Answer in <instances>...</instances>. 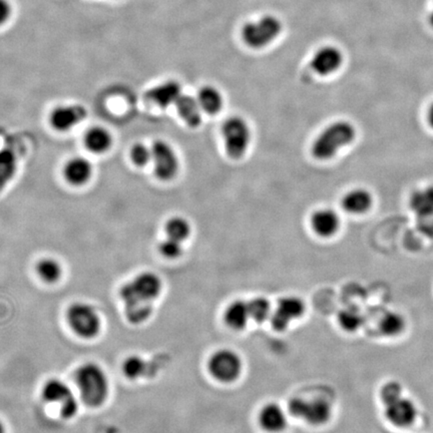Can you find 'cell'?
Masks as SVG:
<instances>
[{
    "mask_svg": "<svg viewBox=\"0 0 433 433\" xmlns=\"http://www.w3.org/2000/svg\"><path fill=\"white\" fill-rule=\"evenodd\" d=\"M248 305L251 319L258 323L266 321L272 315L270 302L263 297L253 299L248 302Z\"/></svg>",
    "mask_w": 433,
    "mask_h": 433,
    "instance_id": "obj_30",
    "label": "cell"
},
{
    "mask_svg": "<svg viewBox=\"0 0 433 433\" xmlns=\"http://www.w3.org/2000/svg\"><path fill=\"white\" fill-rule=\"evenodd\" d=\"M208 368L214 379L224 383H231L240 377L243 361L237 352L231 349H220L210 358Z\"/></svg>",
    "mask_w": 433,
    "mask_h": 433,
    "instance_id": "obj_7",
    "label": "cell"
},
{
    "mask_svg": "<svg viewBox=\"0 0 433 433\" xmlns=\"http://www.w3.org/2000/svg\"><path fill=\"white\" fill-rule=\"evenodd\" d=\"M75 382L82 402L89 407H100L107 402L110 383L105 370L98 364H82L75 372Z\"/></svg>",
    "mask_w": 433,
    "mask_h": 433,
    "instance_id": "obj_2",
    "label": "cell"
},
{
    "mask_svg": "<svg viewBox=\"0 0 433 433\" xmlns=\"http://www.w3.org/2000/svg\"><path fill=\"white\" fill-rule=\"evenodd\" d=\"M13 8L8 0H0V25L6 24L10 18Z\"/></svg>",
    "mask_w": 433,
    "mask_h": 433,
    "instance_id": "obj_35",
    "label": "cell"
},
{
    "mask_svg": "<svg viewBox=\"0 0 433 433\" xmlns=\"http://www.w3.org/2000/svg\"><path fill=\"white\" fill-rule=\"evenodd\" d=\"M151 149L156 178L163 182L174 179L178 174L179 162L173 147L165 140H159L154 142Z\"/></svg>",
    "mask_w": 433,
    "mask_h": 433,
    "instance_id": "obj_10",
    "label": "cell"
},
{
    "mask_svg": "<svg viewBox=\"0 0 433 433\" xmlns=\"http://www.w3.org/2000/svg\"><path fill=\"white\" fill-rule=\"evenodd\" d=\"M197 101L201 110L208 115H216L223 108V96L216 87H203L198 91Z\"/></svg>",
    "mask_w": 433,
    "mask_h": 433,
    "instance_id": "obj_25",
    "label": "cell"
},
{
    "mask_svg": "<svg viewBox=\"0 0 433 433\" xmlns=\"http://www.w3.org/2000/svg\"><path fill=\"white\" fill-rule=\"evenodd\" d=\"M147 372V363L142 357L132 355L128 357L123 363V372L126 379H139Z\"/></svg>",
    "mask_w": 433,
    "mask_h": 433,
    "instance_id": "obj_31",
    "label": "cell"
},
{
    "mask_svg": "<svg viewBox=\"0 0 433 433\" xmlns=\"http://www.w3.org/2000/svg\"><path fill=\"white\" fill-rule=\"evenodd\" d=\"M182 94V87L179 82L168 80L147 91L146 98L156 107L166 108L175 105Z\"/></svg>",
    "mask_w": 433,
    "mask_h": 433,
    "instance_id": "obj_17",
    "label": "cell"
},
{
    "mask_svg": "<svg viewBox=\"0 0 433 433\" xmlns=\"http://www.w3.org/2000/svg\"><path fill=\"white\" fill-rule=\"evenodd\" d=\"M342 61V54L338 48L325 47L314 54L311 66L318 75H328L339 70Z\"/></svg>",
    "mask_w": 433,
    "mask_h": 433,
    "instance_id": "obj_15",
    "label": "cell"
},
{
    "mask_svg": "<svg viewBox=\"0 0 433 433\" xmlns=\"http://www.w3.org/2000/svg\"><path fill=\"white\" fill-rule=\"evenodd\" d=\"M430 24H432L433 27V11L432 13V15H430Z\"/></svg>",
    "mask_w": 433,
    "mask_h": 433,
    "instance_id": "obj_38",
    "label": "cell"
},
{
    "mask_svg": "<svg viewBox=\"0 0 433 433\" xmlns=\"http://www.w3.org/2000/svg\"><path fill=\"white\" fill-rule=\"evenodd\" d=\"M0 433H6V426L1 420H0Z\"/></svg>",
    "mask_w": 433,
    "mask_h": 433,
    "instance_id": "obj_37",
    "label": "cell"
},
{
    "mask_svg": "<svg viewBox=\"0 0 433 433\" xmlns=\"http://www.w3.org/2000/svg\"><path fill=\"white\" fill-rule=\"evenodd\" d=\"M222 135L228 156L238 160L245 155L251 142V130L247 122L240 117L226 119L222 126Z\"/></svg>",
    "mask_w": 433,
    "mask_h": 433,
    "instance_id": "obj_5",
    "label": "cell"
},
{
    "mask_svg": "<svg viewBox=\"0 0 433 433\" xmlns=\"http://www.w3.org/2000/svg\"><path fill=\"white\" fill-rule=\"evenodd\" d=\"M87 116V110L82 105H61L52 110L50 115V124L54 130L59 132H68L73 126L82 123Z\"/></svg>",
    "mask_w": 433,
    "mask_h": 433,
    "instance_id": "obj_14",
    "label": "cell"
},
{
    "mask_svg": "<svg viewBox=\"0 0 433 433\" xmlns=\"http://www.w3.org/2000/svg\"><path fill=\"white\" fill-rule=\"evenodd\" d=\"M175 105H176L179 117L189 126L197 128L201 124L202 110L197 98H193V96H186V94H182Z\"/></svg>",
    "mask_w": 433,
    "mask_h": 433,
    "instance_id": "obj_21",
    "label": "cell"
},
{
    "mask_svg": "<svg viewBox=\"0 0 433 433\" xmlns=\"http://www.w3.org/2000/svg\"><path fill=\"white\" fill-rule=\"evenodd\" d=\"M310 225L318 236L329 238L339 230L340 218L333 210L320 209L311 216Z\"/></svg>",
    "mask_w": 433,
    "mask_h": 433,
    "instance_id": "obj_16",
    "label": "cell"
},
{
    "mask_svg": "<svg viewBox=\"0 0 433 433\" xmlns=\"http://www.w3.org/2000/svg\"><path fill=\"white\" fill-rule=\"evenodd\" d=\"M165 231L167 238L183 243L190 236L191 226L186 219L174 216L166 223Z\"/></svg>",
    "mask_w": 433,
    "mask_h": 433,
    "instance_id": "obj_28",
    "label": "cell"
},
{
    "mask_svg": "<svg viewBox=\"0 0 433 433\" xmlns=\"http://www.w3.org/2000/svg\"><path fill=\"white\" fill-rule=\"evenodd\" d=\"M41 396L45 402L59 405V414L64 419H71L77 416L78 402L70 386L61 379L47 380L41 389Z\"/></svg>",
    "mask_w": 433,
    "mask_h": 433,
    "instance_id": "obj_6",
    "label": "cell"
},
{
    "mask_svg": "<svg viewBox=\"0 0 433 433\" xmlns=\"http://www.w3.org/2000/svg\"><path fill=\"white\" fill-rule=\"evenodd\" d=\"M259 421L266 432L279 433L287 426V416L284 409L277 403H268L259 413Z\"/></svg>",
    "mask_w": 433,
    "mask_h": 433,
    "instance_id": "obj_19",
    "label": "cell"
},
{
    "mask_svg": "<svg viewBox=\"0 0 433 433\" xmlns=\"http://www.w3.org/2000/svg\"><path fill=\"white\" fill-rule=\"evenodd\" d=\"M162 290V279L154 272H142L124 284L119 289V298L128 321L135 325L146 322L153 313V302Z\"/></svg>",
    "mask_w": 433,
    "mask_h": 433,
    "instance_id": "obj_1",
    "label": "cell"
},
{
    "mask_svg": "<svg viewBox=\"0 0 433 433\" xmlns=\"http://www.w3.org/2000/svg\"><path fill=\"white\" fill-rule=\"evenodd\" d=\"M159 251L163 257L167 259H177L183 253L182 243L178 241L172 240V239L166 237L165 240L161 242L159 245Z\"/></svg>",
    "mask_w": 433,
    "mask_h": 433,
    "instance_id": "obj_33",
    "label": "cell"
},
{
    "mask_svg": "<svg viewBox=\"0 0 433 433\" xmlns=\"http://www.w3.org/2000/svg\"><path fill=\"white\" fill-rule=\"evenodd\" d=\"M132 162L138 167H144L152 161V149L144 144H135L131 151Z\"/></svg>",
    "mask_w": 433,
    "mask_h": 433,
    "instance_id": "obj_32",
    "label": "cell"
},
{
    "mask_svg": "<svg viewBox=\"0 0 433 433\" xmlns=\"http://www.w3.org/2000/svg\"><path fill=\"white\" fill-rule=\"evenodd\" d=\"M427 122L433 130V103H432V105H430L427 110Z\"/></svg>",
    "mask_w": 433,
    "mask_h": 433,
    "instance_id": "obj_36",
    "label": "cell"
},
{
    "mask_svg": "<svg viewBox=\"0 0 433 433\" xmlns=\"http://www.w3.org/2000/svg\"><path fill=\"white\" fill-rule=\"evenodd\" d=\"M250 319L248 302L234 301L226 309V323L234 330H242V329L245 328Z\"/></svg>",
    "mask_w": 433,
    "mask_h": 433,
    "instance_id": "obj_23",
    "label": "cell"
},
{
    "mask_svg": "<svg viewBox=\"0 0 433 433\" xmlns=\"http://www.w3.org/2000/svg\"><path fill=\"white\" fill-rule=\"evenodd\" d=\"M355 138L353 124L346 121L335 122L318 135L313 142L311 153L317 160H330L340 149L351 144Z\"/></svg>",
    "mask_w": 433,
    "mask_h": 433,
    "instance_id": "obj_3",
    "label": "cell"
},
{
    "mask_svg": "<svg viewBox=\"0 0 433 433\" xmlns=\"http://www.w3.org/2000/svg\"><path fill=\"white\" fill-rule=\"evenodd\" d=\"M17 154L10 147L0 149V193L15 178L17 170Z\"/></svg>",
    "mask_w": 433,
    "mask_h": 433,
    "instance_id": "obj_22",
    "label": "cell"
},
{
    "mask_svg": "<svg viewBox=\"0 0 433 433\" xmlns=\"http://www.w3.org/2000/svg\"><path fill=\"white\" fill-rule=\"evenodd\" d=\"M289 410L295 418L303 419L313 425H323L332 416L330 403L321 398L311 400L294 398L290 402Z\"/></svg>",
    "mask_w": 433,
    "mask_h": 433,
    "instance_id": "obj_9",
    "label": "cell"
},
{
    "mask_svg": "<svg viewBox=\"0 0 433 433\" xmlns=\"http://www.w3.org/2000/svg\"><path fill=\"white\" fill-rule=\"evenodd\" d=\"M305 305L298 297H284L278 302L277 307L272 313L271 323L275 330H286L295 320L303 316Z\"/></svg>",
    "mask_w": 433,
    "mask_h": 433,
    "instance_id": "obj_12",
    "label": "cell"
},
{
    "mask_svg": "<svg viewBox=\"0 0 433 433\" xmlns=\"http://www.w3.org/2000/svg\"><path fill=\"white\" fill-rule=\"evenodd\" d=\"M93 166L82 156L71 159L64 168V176L73 186H84L91 178Z\"/></svg>",
    "mask_w": 433,
    "mask_h": 433,
    "instance_id": "obj_18",
    "label": "cell"
},
{
    "mask_svg": "<svg viewBox=\"0 0 433 433\" xmlns=\"http://www.w3.org/2000/svg\"><path fill=\"white\" fill-rule=\"evenodd\" d=\"M380 396H381L382 402L384 404H387V403L393 402V400L403 396L402 386L396 381L387 382L382 387L381 391H380Z\"/></svg>",
    "mask_w": 433,
    "mask_h": 433,
    "instance_id": "obj_34",
    "label": "cell"
},
{
    "mask_svg": "<svg viewBox=\"0 0 433 433\" xmlns=\"http://www.w3.org/2000/svg\"><path fill=\"white\" fill-rule=\"evenodd\" d=\"M409 207L418 218L421 231L433 236V186H425L412 193Z\"/></svg>",
    "mask_w": 433,
    "mask_h": 433,
    "instance_id": "obj_11",
    "label": "cell"
},
{
    "mask_svg": "<svg viewBox=\"0 0 433 433\" xmlns=\"http://www.w3.org/2000/svg\"><path fill=\"white\" fill-rule=\"evenodd\" d=\"M112 138L110 132L101 126H94L85 135V145L94 154H103L112 147Z\"/></svg>",
    "mask_w": 433,
    "mask_h": 433,
    "instance_id": "obj_24",
    "label": "cell"
},
{
    "mask_svg": "<svg viewBox=\"0 0 433 433\" xmlns=\"http://www.w3.org/2000/svg\"><path fill=\"white\" fill-rule=\"evenodd\" d=\"M405 325H406V322L400 313L390 311V312H386L380 320L379 329L383 335L395 337V336L402 333Z\"/></svg>",
    "mask_w": 433,
    "mask_h": 433,
    "instance_id": "obj_27",
    "label": "cell"
},
{
    "mask_svg": "<svg viewBox=\"0 0 433 433\" xmlns=\"http://www.w3.org/2000/svg\"><path fill=\"white\" fill-rule=\"evenodd\" d=\"M373 204L372 193L365 189H354L342 198L341 205L344 211L360 215L369 211Z\"/></svg>",
    "mask_w": 433,
    "mask_h": 433,
    "instance_id": "obj_20",
    "label": "cell"
},
{
    "mask_svg": "<svg viewBox=\"0 0 433 433\" xmlns=\"http://www.w3.org/2000/svg\"><path fill=\"white\" fill-rule=\"evenodd\" d=\"M386 416L393 425L409 427L418 418V409L411 400L402 396L386 404Z\"/></svg>",
    "mask_w": 433,
    "mask_h": 433,
    "instance_id": "obj_13",
    "label": "cell"
},
{
    "mask_svg": "<svg viewBox=\"0 0 433 433\" xmlns=\"http://www.w3.org/2000/svg\"><path fill=\"white\" fill-rule=\"evenodd\" d=\"M36 270L39 279L47 284H54L59 282L62 276L61 263L52 258L41 259L36 264Z\"/></svg>",
    "mask_w": 433,
    "mask_h": 433,
    "instance_id": "obj_26",
    "label": "cell"
},
{
    "mask_svg": "<svg viewBox=\"0 0 433 433\" xmlns=\"http://www.w3.org/2000/svg\"><path fill=\"white\" fill-rule=\"evenodd\" d=\"M66 321L71 331L82 339H94L101 333V316L91 304L85 302L71 304L66 311Z\"/></svg>",
    "mask_w": 433,
    "mask_h": 433,
    "instance_id": "obj_4",
    "label": "cell"
},
{
    "mask_svg": "<svg viewBox=\"0 0 433 433\" xmlns=\"http://www.w3.org/2000/svg\"><path fill=\"white\" fill-rule=\"evenodd\" d=\"M281 29L282 24L277 18L267 15L249 22L243 29V38L251 47H264L278 38Z\"/></svg>",
    "mask_w": 433,
    "mask_h": 433,
    "instance_id": "obj_8",
    "label": "cell"
},
{
    "mask_svg": "<svg viewBox=\"0 0 433 433\" xmlns=\"http://www.w3.org/2000/svg\"><path fill=\"white\" fill-rule=\"evenodd\" d=\"M338 320H339L341 327L350 332L358 330L364 323L362 313L354 307L346 308L341 311Z\"/></svg>",
    "mask_w": 433,
    "mask_h": 433,
    "instance_id": "obj_29",
    "label": "cell"
}]
</instances>
